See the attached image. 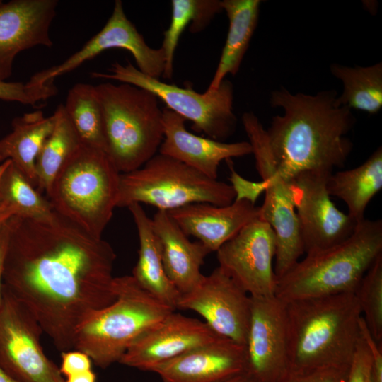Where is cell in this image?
<instances>
[{
  "label": "cell",
  "mask_w": 382,
  "mask_h": 382,
  "mask_svg": "<svg viewBox=\"0 0 382 382\" xmlns=\"http://www.w3.org/2000/svg\"><path fill=\"white\" fill-rule=\"evenodd\" d=\"M4 286L35 318L58 351L112 303L115 253L109 243L55 212L8 220Z\"/></svg>",
  "instance_id": "1"
},
{
  "label": "cell",
  "mask_w": 382,
  "mask_h": 382,
  "mask_svg": "<svg viewBox=\"0 0 382 382\" xmlns=\"http://www.w3.org/2000/svg\"><path fill=\"white\" fill-rule=\"evenodd\" d=\"M337 97L335 90L294 94L282 87L271 93L270 105L284 113L272 118L267 137L277 168L287 180L305 172L332 173L346 163L353 147L346 135L356 118L337 105Z\"/></svg>",
  "instance_id": "2"
},
{
  "label": "cell",
  "mask_w": 382,
  "mask_h": 382,
  "mask_svg": "<svg viewBox=\"0 0 382 382\" xmlns=\"http://www.w3.org/2000/svg\"><path fill=\"white\" fill-rule=\"evenodd\" d=\"M288 371L349 365L361 337L354 292L285 301Z\"/></svg>",
  "instance_id": "3"
},
{
  "label": "cell",
  "mask_w": 382,
  "mask_h": 382,
  "mask_svg": "<svg viewBox=\"0 0 382 382\" xmlns=\"http://www.w3.org/2000/svg\"><path fill=\"white\" fill-rule=\"evenodd\" d=\"M306 255L277 279V297L289 301L354 292L382 255V221L364 219L345 241Z\"/></svg>",
  "instance_id": "4"
},
{
  "label": "cell",
  "mask_w": 382,
  "mask_h": 382,
  "mask_svg": "<svg viewBox=\"0 0 382 382\" xmlns=\"http://www.w3.org/2000/svg\"><path fill=\"white\" fill-rule=\"evenodd\" d=\"M104 122L107 154L120 173L141 168L163 139V110L151 92L137 86H94Z\"/></svg>",
  "instance_id": "5"
},
{
  "label": "cell",
  "mask_w": 382,
  "mask_h": 382,
  "mask_svg": "<svg viewBox=\"0 0 382 382\" xmlns=\"http://www.w3.org/2000/svg\"><path fill=\"white\" fill-rule=\"evenodd\" d=\"M120 176L105 151L81 144L57 172L47 196L55 212L101 238L117 207Z\"/></svg>",
  "instance_id": "6"
},
{
  "label": "cell",
  "mask_w": 382,
  "mask_h": 382,
  "mask_svg": "<svg viewBox=\"0 0 382 382\" xmlns=\"http://www.w3.org/2000/svg\"><path fill=\"white\" fill-rule=\"evenodd\" d=\"M113 290L114 301L95 313L74 337V349L86 353L101 369L119 362L144 331L174 311L132 275L115 277Z\"/></svg>",
  "instance_id": "7"
},
{
  "label": "cell",
  "mask_w": 382,
  "mask_h": 382,
  "mask_svg": "<svg viewBox=\"0 0 382 382\" xmlns=\"http://www.w3.org/2000/svg\"><path fill=\"white\" fill-rule=\"evenodd\" d=\"M235 198L231 185L158 153L141 168L120 173L117 207L144 203L168 212L194 203L227 206Z\"/></svg>",
  "instance_id": "8"
},
{
  "label": "cell",
  "mask_w": 382,
  "mask_h": 382,
  "mask_svg": "<svg viewBox=\"0 0 382 382\" xmlns=\"http://www.w3.org/2000/svg\"><path fill=\"white\" fill-rule=\"evenodd\" d=\"M110 73L92 72L91 77L126 83L154 93L166 108L192 122V129L222 141L235 132L238 119L233 111V86L225 79L214 91L198 93L141 72L129 61L111 65Z\"/></svg>",
  "instance_id": "9"
},
{
  "label": "cell",
  "mask_w": 382,
  "mask_h": 382,
  "mask_svg": "<svg viewBox=\"0 0 382 382\" xmlns=\"http://www.w3.org/2000/svg\"><path fill=\"white\" fill-rule=\"evenodd\" d=\"M241 120L252 147L256 169L265 185L260 218L267 222L275 233L274 270L278 279L304 254L291 181L279 173L270 149L266 129L258 117L252 112H246Z\"/></svg>",
  "instance_id": "10"
},
{
  "label": "cell",
  "mask_w": 382,
  "mask_h": 382,
  "mask_svg": "<svg viewBox=\"0 0 382 382\" xmlns=\"http://www.w3.org/2000/svg\"><path fill=\"white\" fill-rule=\"evenodd\" d=\"M0 310V366L18 382H64L45 354L43 331L33 314L4 286Z\"/></svg>",
  "instance_id": "11"
},
{
  "label": "cell",
  "mask_w": 382,
  "mask_h": 382,
  "mask_svg": "<svg viewBox=\"0 0 382 382\" xmlns=\"http://www.w3.org/2000/svg\"><path fill=\"white\" fill-rule=\"evenodd\" d=\"M330 174L305 172L290 180L306 254L342 243L354 232L359 224L332 202L326 186Z\"/></svg>",
  "instance_id": "12"
},
{
  "label": "cell",
  "mask_w": 382,
  "mask_h": 382,
  "mask_svg": "<svg viewBox=\"0 0 382 382\" xmlns=\"http://www.w3.org/2000/svg\"><path fill=\"white\" fill-rule=\"evenodd\" d=\"M275 233L258 217L222 245L216 257L219 267L250 296L269 297L275 295Z\"/></svg>",
  "instance_id": "13"
},
{
  "label": "cell",
  "mask_w": 382,
  "mask_h": 382,
  "mask_svg": "<svg viewBox=\"0 0 382 382\" xmlns=\"http://www.w3.org/2000/svg\"><path fill=\"white\" fill-rule=\"evenodd\" d=\"M114 48L129 51L137 68L143 74L158 79L162 76L166 64L163 50L147 45L143 35L127 17L122 1L116 0L111 16L97 34L64 62L35 73L27 83L38 86L54 81L57 77L72 71L103 52Z\"/></svg>",
  "instance_id": "14"
},
{
  "label": "cell",
  "mask_w": 382,
  "mask_h": 382,
  "mask_svg": "<svg viewBox=\"0 0 382 382\" xmlns=\"http://www.w3.org/2000/svg\"><path fill=\"white\" fill-rule=\"evenodd\" d=\"M250 304L249 294L217 267L180 295L176 308L197 313L216 334L245 345Z\"/></svg>",
  "instance_id": "15"
},
{
  "label": "cell",
  "mask_w": 382,
  "mask_h": 382,
  "mask_svg": "<svg viewBox=\"0 0 382 382\" xmlns=\"http://www.w3.org/2000/svg\"><path fill=\"white\" fill-rule=\"evenodd\" d=\"M250 299L245 371L260 382H277L288 371L285 301L275 295Z\"/></svg>",
  "instance_id": "16"
},
{
  "label": "cell",
  "mask_w": 382,
  "mask_h": 382,
  "mask_svg": "<svg viewBox=\"0 0 382 382\" xmlns=\"http://www.w3.org/2000/svg\"><path fill=\"white\" fill-rule=\"evenodd\" d=\"M220 337L204 322L174 311L144 331L119 363L151 371L154 366Z\"/></svg>",
  "instance_id": "17"
},
{
  "label": "cell",
  "mask_w": 382,
  "mask_h": 382,
  "mask_svg": "<svg viewBox=\"0 0 382 382\" xmlns=\"http://www.w3.org/2000/svg\"><path fill=\"white\" fill-rule=\"evenodd\" d=\"M57 0L0 1V80L12 74L21 52L36 46L50 47V28L56 16Z\"/></svg>",
  "instance_id": "18"
},
{
  "label": "cell",
  "mask_w": 382,
  "mask_h": 382,
  "mask_svg": "<svg viewBox=\"0 0 382 382\" xmlns=\"http://www.w3.org/2000/svg\"><path fill=\"white\" fill-rule=\"evenodd\" d=\"M245 369V345L220 337L160 364L151 371L163 382H221Z\"/></svg>",
  "instance_id": "19"
},
{
  "label": "cell",
  "mask_w": 382,
  "mask_h": 382,
  "mask_svg": "<svg viewBox=\"0 0 382 382\" xmlns=\"http://www.w3.org/2000/svg\"><path fill=\"white\" fill-rule=\"evenodd\" d=\"M186 120L175 112L163 109V139L158 153L175 158L206 176L217 179L221 162L252 154L248 141L225 143L190 132Z\"/></svg>",
  "instance_id": "20"
},
{
  "label": "cell",
  "mask_w": 382,
  "mask_h": 382,
  "mask_svg": "<svg viewBox=\"0 0 382 382\" xmlns=\"http://www.w3.org/2000/svg\"><path fill=\"white\" fill-rule=\"evenodd\" d=\"M167 212L187 236L197 238L212 253L260 217V207L235 199L227 206L194 203Z\"/></svg>",
  "instance_id": "21"
},
{
  "label": "cell",
  "mask_w": 382,
  "mask_h": 382,
  "mask_svg": "<svg viewBox=\"0 0 382 382\" xmlns=\"http://www.w3.org/2000/svg\"><path fill=\"white\" fill-rule=\"evenodd\" d=\"M151 221L166 273L180 295L186 294L204 277L201 267L211 252L201 242L190 241L166 211L157 210Z\"/></svg>",
  "instance_id": "22"
},
{
  "label": "cell",
  "mask_w": 382,
  "mask_h": 382,
  "mask_svg": "<svg viewBox=\"0 0 382 382\" xmlns=\"http://www.w3.org/2000/svg\"><path fill=\"white\" fill-rule=\"evenodd\" d=\"M127 208L136 225L139 244L138 260L132 276L141 287L175 311L180 294L164 270L161 245L151 219L140 204L133 203Z\"/></svg>",
  "instance_id": "23"
},
{
  "label": "cell",
  "mask_w": 382,
  "mask_h": 382,
  "mask_svg": "<svg viewBox=\"0 0 382 382\" xmlns=\"http://www.w3.org/2000/svg\"><path fill=\"white\" fill-rule=\"evenodd\" d=\"M54 125V115L45 117L35 110L16 117L11 132L0 139V160L9 159L36 188L35 161Z\"/></svg>",
  "instance_id": "24"
},
{
  "label": "cell",
  "mask_w": 382,
  "mask_h": 382,
  "mask_svg": "<svg viewBox=\"0 0 382 382\" xmlns=\"http://www.w3.org/2000/svg\"><path fill=\"white\" fill-rule=\"evenodd\" d=\"M260 0H223L221 5L229 26L218 66L206 91L216 90L228 74L235 76L240 69L257 25Z\"/></svg>",
  "instance_id": "25"
},
{
  "label": "cell",
  "mask_w": 382,
  "mask_h": 382,
  "mask_svg": "<svg viewBox=\"0 0 382 382\" xmlns=\"http://www.w3.org/2000/svg\"><path fill=\"white\" fill-rule=\"evenodd\" d=\"M330 196L342 200L348 214L357 223L362 221L367 205L382 188V148L378 147L360 166L333 172L327 180Z\"/></svg>",
  "instance_id": "26"
},
{
  "label": "cell",
  "mask_w": 382,
  "mask_h": 382,
  "mask_svg": "<svg viewBox=\"0 0 382 382\" xmlns=\"http://www.w3.org/2000/svg\"><path fill=\"white\" fill-rule=\"evenodd\" d=\"M332 76L343 85L341 95L337 96L338 105L374 115L382 108V63L361 66H348L332 64L330 66Z\"/></svg>",
  "instance_id": "27"
},
{
  "label": "cell",
  "mask_w": 382,
  "mask_h": 382,
  "mask_svg": "<svg viewBox=\"0 0 382 382\" xmlns=\"http://www.w3.org/2000/svg\"><path fill=\"white\" fill-rule=\"evenodd\" d=\"M54 125L45 141L35 161L36 190L48 194L52 181L67 158L81 144L64 108L59 104L54 112Z\"/></svg>",
  "instance_id": "28"
},
{
  "label": "cell",
  "mask_w": 382,
  "mask_h": 382,
  "mask_svg": "<svg viewBox=\"0 0 382 382\" xmlns=\"http://www.w3.org/2000/svg\"><path fill=\"white\" fill-rule=\"evenodd\" d=\"M64 108L81 144L107 153L103 112L95 86L74 84L68 91Z\"/></svg>",
  "instance_id": "29"
},
{
  "label": "cell",
  "mask_w": 382,
  "mask_h": 382,
  "mask_svg": "<svg viewBox=\"0 0 382 382\" xmlns=\"http://www.w3.org/2000/svg\"><path fill=\"white\" fill-rule=\"evenodd\" d=\"M0 203L13 207L16 215L21 216L41 217L53 210L49 200L42 196L11 161L0 178Z\"/></svg>",
  "instance_id": "30"
},
{
  "label": "cell",
  "mask_w": 382,
  "mask_h": 382,
  "mask_svg": "<svg viewBox=\"0 0 382 382\" xmlns=\"http://www.w3.org/2000/svg\"><path fill=\"white\" fill-rule=\"evenodd\" d=\"M354 293L370 334L382 344V255L369 267Z\"/></svg>",
  "instance_id": "31"
},
{
  "label": "cell",
  "mask_w": 382,
  "mask_h": 382,
  "mask_svg": "<svg viewBox=\"0 0 382 382\" xmlns=\"http://www.w3.org/2000/svg\"><path fill=\"white\" fill-rule=\"evenodd\" d=\"M172 16L169 27L163 33L162 46L165 55V69L162 76L170 79L173 74L175 52L185 28L195 19L197 0H172Z\"/></svg>",
  "instance_id": "32"
},
{
  "label": "cell",
  "mask_w": 382,
  "mask_h": 382,
  "mask_svg": "<svg viewBox=\"0 0 382 382\" xmlns=\"http://www.w3.org/2000/svg\"><path fill=\"white\" fill-rule=\"evenodd\" d=\"M57 92L54 82L31 86L27 82H8L0 80V100L18 102L34 108L57 95Z\"/></svg>",
  "instance_id": "33"
},
{
  "label": "cell",
  "mask_w": 382,
  "mask_h": 382,
  "mask_svg": "<svg viewBox=\"0 0 382 382\" xmlns=\"http://www.w3.org/2000/svg\"><path fill=\"white\" fill-rule=\"evenodd\" d=\"M349 365L326 366L303 371H288L277 382H346Z\"/></svg>",
  "instance_id": "34"
},
{
  "label": "cell",
  "mask_w": 382,
  "mask_h": 382,
  "mask_svg": "<svg viewBox=\"0 0 382 382\" xmlns=\"http://www.w3.org/2000/svg\"><path fill=\"white\" fill-rule=\"evenodd\" d=\"M371 354L361 335L349 364L346 382H370Z\"/></svg>",
  "instance_id": "35"
},
{
  "label": "cell",
  "mask_w": 382,
  "mask_h": 382,
  "mask_svg": "<svg viewBox=\"0 0 382 382\" xmlns=\"http://www.w3.org/2000/svg\"><path fill=\"white\" fill-rule=\"evenodd\" d=\"M59 371L64 377L92 369V360L85 352L71 349L61 352Z\"/></svg>",
  "instance_id": "36"
},
{
  "label": "cell",
  "mask_w": 382,
  "mask_h": 382,
  "mask_svg": "<svg viewBox=\"0 0 382 382\" xmlns=\"http://www.w3.org/2000/svg\"><path fill=\"white\" fill-rule=\"evenodd\" d=\"M231 159L227 160L231 170L230 180L235 193V199H245L255 204L260 194L265 191V183H253L241 177L233 169Z\"/></svg>",
  "instance_id": "37"
},
{
  "label": "cell",
  "mask_w": 382,
  "mask_h": 382,
  "mask_svg": "<svg viewBox=\"0 0 382 382\" xmlns=\"http://www.w3.org/2000/svg\"><path fill=\"white\" fill-rule=\"evenodd\" d=\"M360 332L371 354L370 382H382V344L377 343L370 334L361 316L359 320Z\"/></svg>",
  "instance_id": "38"
},
{
  "label": "cell",
  "mask_w": 382,
  "mask_h": 382,
  "mask_svg": "<svg viewBox=\"0 0 382 382\" xmlns=\"http://www.w3.org/2000/svg\"><path fill=\"white\" fill-rule=\"evenodd\" d=\"M223 11L221 1L197 0V10L189 30L192 33H199L210 23L214 16Z\"/></svg>",
  "instance_id": "39"
},
{
  "label": "cell",
  "mask_w": 382,
  "mask_h": 382,
  "mask_svg": "<svg viewBox=\"0 0 382 382\" xmlns=\"http://www.w3.org/2000/svg\"><path fill=\"white\" fill-rule=\"evenodd\" d=\"M9 229L8 221L0 228V310L3 304L4 291H3V274L5 257L8 241Z\"/></svg>",
  "instance_id": "40"
},
{
  "label": "cell",
  "mask_w": 382,
  "mask_h": 382,
  "mask_svg": "<svg viewBox=\"0 0 382 382\" xmlns=\"http://www.w3.org/2000/svg\"><path fill=\"white\" fill-rule=\"evenodd\" d=\"M64 382H97V376L91 369L67 376Z\"/></svg>",
  "instance_id": "41"
},
{
  "label": "cell",
  "mask_w": 382,
  "mask_h": 382,
  "mask_svg": "<svg viewBox=\"0 0 382 382\" xmlns=\"http://www.w3.org/2000/svg\"><path fill=\"white\" fill-rule=\"evenodd\" d=\"M16 214L17 212L13 207L0 203V228L11 216Z\"/></svg>",
  "instance_id": "42"
},
{
  "label": "cell",
  "mask_w": 382,
  "mask_h": 382,
  "mask_svg": "<svg viewBox=\"0 0 382 382\" xmlns=\"http://www.w3.org/2000/svg\"><path fill=\"white\" fill-rule=\"evenodd\" d=\"M221 382H260L248 374L247 371H243Z\"/></svg>",
  "instance_id": "43"
},
{
  "label": "cell",
  "mask_w": 382,
  "mask_h": 382,
  "mask_svg": "<svg viewBox=\"0 0 382 382\" xmlns=\"http://www.w3.org/2000/svg\"><path fill=\"white\" fill-rule=\"evenodd\" d=\"M0 382H18L0 366Z\"/></svg>",
  "instance_id": "44"
},
{
  "label": "cell",
  "mask_w": 382,
  "mask_h": 382,
  "mask_svg": "<svg viewBox=\"0 0 382 382\" xmlns=\"http://www.w3.org/2000/svg\"><path fill=\"white\" fill-rule=\"evenodd\" d=\"M11 161L9 159H7L3 162L1 161L0 160V178H1V176L3 173V172L4 171V170L6 169V168L8 166V164L10 163Z\"/></svg>",
  "instance_id": "45"
}]
</instances>
